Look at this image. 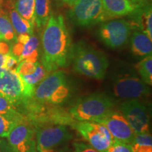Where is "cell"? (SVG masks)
<instances>
[{
	"label": "cell",
	"mask_w": 152,
	"mask_h": 152,
	"mask_svg": "<svg viewBox=\"0 0 152 152\" xmlns=\"http://www.w3.org/2000/svg\"><path fill=\"white\" fill-rule=\"evenodd\" d=\"M42 63L49 73L71 63V39L61 15H51L41 37Z\"/></svg>",
	"instance_id": "obj_1"
},
{
	"label": "cell",
	"mask_w": 152,
	"mask_h": 152,
	"mask_svg": "<svg viewBox=\"0 0 152 152\" xmlns=\"http://www.w3.org/2000/svg\"><path fill=\"white\" fill-rule=\"evenodd\" d=\"M71 62L75 73L96 80L104 78L109 64L104 52L85 42L73 45Z\"/></svg>",
	"instance_id": "obj_2"
},
{
	"label": "cell",
	"mask_w": 152,
	"mask_h": 152,
	"mask_svg": "<svg viewBox=\"0 0 152 152\" xmlns=\"http://www.w3.org/2000/svg\"><path fill=\"white\" fill-rule=\"evenodd\" d=\"M73 87L65 71H53L35 87L33 99L40 104L61 106L73 94Z\"/></svg>",
	"instance_id": "obj_3"
},
{
	"label": "cell",
	"mask_w": 152,
	"mask_h": 152,
	"mask_svg": "<svg viewBox=\"0 0 152 152\" xmlns=\"http://www.w3.org/2000/svg\"><path fill=\"white\" fill-rule=\"evenodd\" d=\"M115 101L109 95L96 92L78 99L68 109L71 118L77 121L96 122L113 109Z\"/></svg>",
	"instance_id": "obj_4"
},
{
	"label": "cell",
	"mask_w": 152,
	"mask_h": 152,
	"mask_svg": "<svg viewBox=\"0 0 152 152\" xmlns=\"http://www.w3.org/2000/svg\"><path fill=\"white\" fill-rule=\"evenodd\" d=\"M35 128L38 152H68L73 134L66 125L56 123Z\"/></svg>",
	"instance_id": "obj_5"
},
{
	"label": "cell",
	"mask_w": 152,
	"mask_h": 152,
	"mask_svg": "<svg viewBox=\"0 0 152 152\" xmlns=\"http://www.w3.org/2000/svg\"><path fill=\"white\" fill-rule=\"evenodd\" d=\"M112 92L115 98L121 99H137L151 93L149 85L132 71H121L113 75Z\"/></svg>",
	"instance_id": "obj_6"
},
{
	"label": "cell",
	"mask_w": 152,
	"mask_h": 152,
	"mask_svg": "<svg viewBox=\"0 0 152 152\" xmlns=\"http://www.w3.org/2000/svg\"><path fill=\"white\" fill-rule=\"evenodd\" d=\"M69 18L76 25L83 27L94 26L109 20L102 0H78L71 7Z\"/></svg>",
	"instance_id": "obj_7"
},
{
	"label": "cell",
	"mask_w": 152,
	"mask_h": 152,
	"mask_svg": "<svg viewBox=\"0 0 152 152\" xmlns=\"http://www.w3.org/2000/svg\"><path fill=\"white\" fill-rule=\"evenodd\" d=\"M99 152H105L115 142L104 125L93 121H76L71 125Z\"/></svg>",
	"instance_id": "obj_8"
},
{
	"label": "cell",
	"mask_w": 152,
	"mask_h": 152,
	"mask_svg": "<svg viewBox=\"0 0 152 152\" xmlns=\"http://www.w3.org/2000/svg\"><path fill=\"white\" fill-rule=\"evenodd\" d=\"M0 96L7 99L17 109L27 102L23 81L16 70L0 68Z\"/></svg>",
	"instance_id": "obj_9"
},
{
	"label": "cell",
	"mask_w": 152,
	"mask_h": 152,
	"mask_svg": "<svg viewBox=\"0 0 152 152\" xmlns=\"http://www.w3.org/2000/svg\"><path fill=\"white\" fill-rule=\"evenodd\" d=\"M131 29V23L125 19L109 20L101 25L98 35L106 46L116 49L128 42Z\"/></svg>",
	"instance_id": "obj_10"
},
{
	"label": "cell",
	"mask_w": 152,
	"mask_h": 152,
	"mask_svg": "<svg viewBox=\"0 0 152 152\" xmlns=\"http://www.w3.org/2000/svg\"><path fill=\"white\" fill-rule=\"evenodd\" d=\"M120 111L128 121L134 134L149 132V115L146 106L137 99H127L120 105Z\"/></svg>",
	"instance_id": "obj_11"
},
{
	"label": "cell",
	"mask_w": 152,
	"mask_h": 152,
	"mask_svg": "<svg viewBox=\"0 0 152 152\" xmlns=\"http://www.w3.org/2000/svg\"><path fill=\"white\" fill-rule=\"evenodd\" d=\"M96 122L104 125L116 142L130 144L135 134L122 113L113 109Z\"/></svg>",
	"instance_id": "obj_12"
},
{
	"label": "cell",
	"mask_w": 152,
	"mask_h": 152,
	"mask_svg": "<svg viewBox=\"0 0 152 152\" xmlns=\"http://www.w3.org/2000/svg\"><path fill=\"white\" fill-rule=\"evenodd\" d=\"M7 138L14 152H38L35 128L30 121L18 123Z\"/></svg>",
	"instance_id": "obj_13"
},
{
	"label": "cell",
	"mask_w": 152,
	"mask_h": 152,
	"mask_svg": "<svg viewBox=\"0 0 152 152\" xmlns=\"http://www.w3.org/2000/svg\"><path fill=\"white\" fill-rule=\"evenodd\" d=\"M102 2L109 19L132 14L137 8L130 0H102Z\"/></svg>",
	"instance_id": "obj_14"
},
{
	"label": "cell",
	"mask_w": 152,
	"mask_h": 152,
	"mask_svg": "<svg viewBox=\"0 0 152 152\" xmlns=\"http://www.w3.org/2000/svg\"><path fill=\"white\" fill-rule=\"evenodd\" d=\"M151 40L152 39L140 30H134L130 40V47L132 54L140 57L151 55Z\"/></svg>",
	"instance_id": "obj_15"
},
{
	"label": "cell",
	"mask_w": 152,
	"mask_h": 152,
	"mask_svg": "<svg viewBox=\"0 0 152 152\" xmlns=\"http://www.w3.org/2000/svg\"><path fill=\"white\" fill-rule=\"evenodd\" d=\"M7 6L9 11V18L10 19L11 25L16 35H19L22 34H28L29 35H33L34 26L18 14L14 7H12V4L9 3Z\"/></svg>",
	"instance_id": "obj_16"
},
{
	"label": "cell",
	"mask_w": 152,
	"mask_h": 152,
	"mask_svg": "<svg viewBox=\"0 0 152 152\" xmlns=\"http://www.w3.org/2000/svg\"><path fill=\"white\" fill-rule=\"evenodd\" d=\"M136 11H137L135 16L134 23L137 25L138 28L147 35L150 39H152V12L151 7L149 6L144 9H137L136 8Z\"/></svg>",
	"instance_id": "obj_17"
},
{
	"label": "cell",
	"mask_w": 152,
	"mask_h": 152,
	"mask_svg": "<svg viewBox=\"0 0 152 152\" xmlns=\"http://www.w3.org/2000/svg\"><path fill=\"white\" fill-rule=\"evenodd\" d=\"M51 15L50 0H35V23L39 29L45 28Z\"/></svg>",
	"instance_id": "obj_18"
},
{
	"label": "cell",
	"mask_w": 152,
	"mask_h": 152,
	"mask_svg": "<svg viewBox=\"0 0 152 152\" xmlns=\"http://www.w3.org/2000/svg\"><path fill=\"white\" fill-rule=\"evenodd\" d=\"M39 56V39L34 35L30 36L29 39L25 45L18 61H27L35 63L37 61Z\"/></svg>",
	"instance_id": "obj_19"
},
{
	"label": "cell",
	"mask_w": 152,
	"mask_h": 152,
	"mask_svg": "<svg viewBox=\"0 0 152 152\" xmlns=\"http://www.w3.org/2000/svg\"><path fill=\"white\" fill-rule=\"evenodd\" d=\"M16 34L15 33L8 14L0 9V42H16Z\"/></svg>",
	"instance_id": "obj_20"
},
{
	"label": "cell",
	"mask_w": 152,
	"mask_h": 152,
	"mask_svg": "<svg viewBox=\"0 0 152 152\" xmlns=\"http://www.w3.org/2000/svg\"><path fill=\"white\" fill-rule=\"evenodd\" d=\"M15 9L23 18L35 26V0H18Z\"/></svg>",
	"instance_id": "obj_21"
},
{
	"label": "cell",
	"mask_w": 152,
	"mask_h": 152,
	"mask_svg": "<svg viewBox=\"0 0 152 152\" xmlns=\"http://www.w3.org/2000/svg\"><path fill=\"white\" fill-rule=\"evenodd\" d=\"M132 152H152V137L149 132L135 134L130 144Z\"/></svg>",
	"instance_id": "obj_22"
},
{
	"label": "cell",
	"mask_w": 152,
	"mask_h": 152,
	"mask_svg": "<svg viewBox=\"0 0 152 152\" xmlns=\"http://www.w3.org/2000/svg\"><path fill=\"white\" fill-rule=\"evenodd\" d=\"M0 114L12 118L19 123L28 121L27 118L20 113L14 104L1 96H0Z\"/></svg>",
	"instance_id": "obj_23"
},
{
	"label": "cell",
	"mask_w": 152,
	"mask_h": 152,
	"mask_svg": "<svg viewBox=\"0 0 152 152\" xmlns=\"http://www.w3.org/2000/svg\"><path fill=\"white\" fill-rule=\"evenodd\" d=\"M141 79L149 86L152 85V56L151 55L144 57L135 66Z\"/></svg>",
	"instance_id": "obj_24"
},
{
	"label": "cell",
	"mask_w": 152,
	"mask_h": 152,
	"mask_svg": "<svg viewBox=\"0 0 152 152\" xmlns=\"http://www.w3.org/2000/svg\"><path fill=\"white\" fill-rule=\"evenodd\" d=\"M19 122L12 118L0 114V138H7Z\"/></svg>",
	"instance_id": "obj_25"
},
{
	"label": "cell",
	"mask_w": 152,
	"mask_h": 152,
	"mask_svg": "<svg viewBox=\"0 0 152 152\" xmlns=\"http://www.w3.org/2000/svg\"><path fill=\"white\" fill-rule=\"evenodd\" d=\"M68 152H99L87 142L75 140L71 142Z\"/></svg>",
	"instance_id": "obj_26"
},
{
	"label": "cell",
	"mask_w": 152,
	"mask_h": 152,
	"mask_svg": "<svg viewBox=\"0 0 152 152\" xmlns=\"http://www.w3.org/2000/svg\"><path fill=\"white\" fill-rule=\"evenodd\" d=\"M36 66H37V62L33 63L27 61H22L19 62L18 66L16 68V72L20 76L29 75L35 71Z\"/></svg>",
	"instance_id": "obj_27"
},
{
	"label": "cell",
	"mask_w": 152,
	"mask_h": 152,
	"mask_svg": "<svg viewBox=\"0 0 152 152\" xmlns=\"http://www.w3.org/2000/svg\"><path fill=\"white\" fill-rule=\"evenodd\" d=\"M19 64L18 58L12 54V53L9 52L8 54H5L4 62L3 67L9 70H16Z\"/></svg>",
	"instance_id": "obj_28"
},
{
	"label": "cell",
	"mask_w": 152,
	"mask_h": 152,
	"mask_svg": "<svg viewBox=\"0 0 152 152\" xmlns=\"http://www.w3.org/2000/svg\"><path fill=\"white\" fill-rule=\"evenodd\" d=\"M105 152H132L131 150L130 144H127L121 142H113L110 146L109 149Z\"/></svg>",
	"instance_id": "obj_29"
},
{
	"label": "cell",
	"mask_w": 152,
	"mask_h": 152,
	"mask_svg": "<svg viewBox=\"0 0 152 152\" xmlns=\"http://www.w3.org/2000/svg\"><path fill=\"white\" fill-rule=\"evenodd\" d=\"M0 152H14L4 138H0Z\"/></svg>",
	"instance_id": "obj_30"
},
{
	"label": "cell",
	"mask_w": 152,
	"mask_h": 152,
	"mask_svg": "<svg viewBox=\"0 0 152 152\" xmlns=\"http://www.w3.org/2000/svg\"><path fill=\"white\" fill-rule=\"evenodd\" d=\"M10 52L9 45L6 42H0V53L2 54H7Z\"/></svg>",
	"instance_id": "obj_31"
},
{
	"label": "cell",
	"mask_w": 152,
	"mask_h": 152,
	"mask_svg": "<svg viewBox=\"0 0 152 152\" xmlns=\"http://www.w3.org/2000/svg\"><path fill=\"white\" fill-rule=\"evenodd\" d=\"M29 35L28 34H22V35H19L16 37V42L19 43H21L23 45H25L28 41L30 38Z\"/></svg>",
	"instance_id": "obj_32"
},
{
	"label": "cell",
	"mask_w": 152,
	"mask_h": 152,
	"mask_svg": "<svg viewBox=\"0 0 152 152\" xmlns=\"http://www.w3.org/2000/svg\"><path fill=\"white\" fill-rule=\"evenodd\" d=\"M77 1H78V0H62L63 2L66 4L70 6V7L73 6Z\"/></svg>",
	"instance_id": "obj_33"
},
{
	"label": "cell",
	"mask_w": 152,
	"mask_h": 152,
	"mask_svg": "<svg viewBox=\"0 0 152 152\" xmlns=\"http://www.w3.org/2000/svg\"><path fill=\"white\" fill-rule=\"evenodd\" d=\"M130 1H132V2L134 4H135L136 6H138L140 3L142 2V0H130Z\"/></svg>",
	"instance_id": "obj_34"
}]
</instances>
